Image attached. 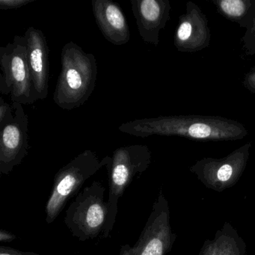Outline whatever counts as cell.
I'll use <instances>...</instances> for the list:
<instances>
[{
  "mask_svg": "<svg viewBox=\"0 0 255 255\" xmlns=\"http://www.w3.org/2000/svg\"><path fill=\"white\" fill-rule=\"evenodd\" d=\"M110 159L109 156L100 159L95 152L86 150L59 170L46 204V222L48 225L57 219L68 201L77 195L85 182L107 166Z\"/></svg>",
  "mask_w": 255,
  "mask_h": 255,
  "instance_id": "277c9868",
  "label": "cell"
},
{
  "mask_svg": "<svg viewBox=\"0 0 255 255\" xmlns=\"http://www.w3.org/2000/svg\"><path fill=\"white\" fill-rule=\"evenodd\" d=\"M27 61L34 90L38 100L48 96L50 61L47 39L42 31L30 26L25 32Z\"/></svg>",
  "mask_w": 255,
  "mask_h": 255,
  "instance_id": "30bf717a",
  "label": "cell"
},
{
  "mask_svg": "<svg viewBox=\"0 0 255 255\" xmlns=\"http://www.w3.org/2000/svg\"><path fill=\"white\" fill-rule=\"evenodd\" d=\"M62 70L53 93L55 104L65 110L84 105L95 91L98 76L96 59L73 41L61 53Z\"/></svg>",
  "mask_w": 255,
  "mask_h": 255,
  "instance_id": "7a4b0ae2",
  "label": "cell"
},
{
  "mask_svg": "<svg viewBox=\"0 0 255 255\" xmlns=\"http://www.w3.org/2000/svg\"><path fill=\"white\" fill-rule=\"evenodd\" d=\"M199 255H247L246 245L233 225L225 222L214 238L204 242Z\"/></svg>",
  "mask_w": 255,
  "mask_h": 255,
  "instance_id": "5bb4252c",
  "label": "cell"
},
{
  "mask_svg": "<svg viewBox=\"0 0 255 255\" xmlns=\"http://www.w3.org/2000/svg\"><path fill=\"white\" fill-rule=\"evenodd\" d=\"M246 83L249 89L255 92V72L251 73L246 77Z\"/></svg>",
  "mask_w": 255,
  "mask_h": 255,
  "instance_id": "ffe728a7",
  "label": "cell"
},
{
  "mask_svg": "<svg viewBox=\"0 0 255 255\" xmlns=\"http://www.w3.org/2000/svg\"><path fill=\"white\" fill-rule=\"evenodd\" d=\"M219 10L230 18H240L244 15L247 5L242 0H222L218 2Z\"/></svg>",
  "mask_w": 255,
  "mask_h": 255,
  "instance_id": "9a60e30c",
  "label": "cell"
},
{
  "mask_svg": "<svg viewBox=\"0 0 255 255\" xmlns=\"http://www.w3.org/2000/svg\"><path fill=\"white\" fill-rule=\"evenodd\" d=\"M251 143L222 158H204L190 168L191 172L208 189L223 192L234 186L241 177L249 160Z\"/></svg>",
  "mask_w": 255,
  "mask_h": 255,
  "instance_id": "ba28073f",
  "label": "cell"
},
{
  "mask_svg": "<svg viewBox=\"0 0 255 255\" xmlns=\"http://www.w3.org/2000/svg\"><path fill=\"white\" fill-rule=\"evenodd\" d=\"M208 38L207 22L201 13L192 10L180 17L174 37V44L179 50H199Z\"/></svg>",
  "mask_w": 255,
  "mask_h": 255,
  "instance_id": "4fadbf2b",
  "label": "cell"
},
{
  "mask_svg": "<svg viewBox=\"0 0 255 255\" xmlns=\"http://www.w3.org/2000/svg\"><path fill=\"white\" fill-rule=\"evenodd\" d=\"M119 129L139 138L156 135L199 141L241 139L248 134L245 127L239 122L211 116H172L135 119L122 124Z\"/></svg>",
  "mask_w": 255,
  "mask_h": 255,
  "instance_id": "6da1fadb",
  "label": "cell"
},
{
  "mask_svg": "<svg viewBox=\"0 0 255 255\" xmlns=\"http://www.w3.org/2000/svg\"><path fill=\"white\" fill-rule=\"evenodd\" d=\"M17 239V236L5 230H0V242L1 243H9Z\"/></svg>",
  "mask_w": 255,
  "mask_h": 255,
  "instance_id": "d6986e66",
  "label": "cell"
},
{
  "mask_svg": "<svg viewBox=\"0 0 255 255\" xmlns=\"http://www.w3.org/2000/svg\"><path fill=\"white\" fill-rule=\"evenodd\" d=\"M12 107L5 102L3 98H0V128L2 129L5 125L11 123L14 119V113H12Z\"/></svg>",
  "mask_w": 255,
  "mask_h": 255,
  "instance_id": "2e32d148",
  "label": "cell"
},
{
  "mask_svg": "<svg viewBox=\"0 0 255 255\" xmlns=\"http://www.w3.org/2000/svg\"><path fill=\"white\" fill-rule=\"evenodd\" d=\"M0 255H43L32 252H22L8 246H0Z\"/></svg>",
  "mask_w": 255,
  "mask_h": 255,
  "instance_id": "ac0fdd59",
  "label": "cell"
},
{
  "mask_svg": "<svg viewBox=\"0 0 255 255\" xmlns=\"http://www.w3.org/2000/svg\"><path fill=\"white\" fill-rule=\"evenodd\" d=\"M151 152L147 145L132 144L116 149L107 165L109 174V198L107 222L103 237L108 238L116 224L119 200L134 177L141 175L151 163Z\"/></svg>",
  "mask_w": 255,
  "mask_h": 255,
  "instance_id": "3957f363",
  "label": "cell"
},
{
  "mask_svg": "<svg viewBox=\"0 0 255 255\" xmlns=\"http://www.w3.org/2000/svg\"><path fill=\"white\" fill-rule=\"evenodd\" d=\"M105 192L102 183L93 181L77 193L67 209L64 222L79 241L93 240L103 233L108 213Z\"/></svg>",
  "mask_w": 255,
  "mask_h": 255,
  "instance_id": "5b68a950",
  "label": "cell"
},
{
  "mask_svg": "<svg viewBox=\"0 0 255 255\" xmlns=\"http://www.w3.org/2000/svg\"><path fill=\"white\" fill-rule=\"evenodd\" d=\"M138 33L144 42L158 45L159 31L169 20L168 0H131Z\"/></svg>",
  "mask_w": 255,
  "mask_h": 255,
  "instance_id": "8fae6325",
  "label": "cell"
},
{
  "mask_svg": "<svg viewBox=\"0 0 255 255\" xmlns=\"http://www.w3.org/2000/svg\"><path fill=\"white\" fill-rule=\"evenodd\" d=\"M14 119L1 129L0 174H9L23 162L29 150V119L23 104L12 103Z\"/></svg>",
  "mask_w": 255,
  "mask_h": 255,
  "instance_id": "9c48e42d",
  "label": "cell"
},
{
  "mask_svg": "<svg viewBox=\"0 0 255 255\" xmlns=\"http://www.w3.org/2000/svg\"><path fill=\"white\" fill-rule=\"evenodd\" d=\"M170 219L168 202L160 190L138 241L133 246H121L119 255H166L177 239Z\"/></svg>",
  "mask_w": 255,
  "mask_h": 255,
  "instance_id": "52a82bcc",
  "label": "cell"
},
{
  "mask_svg": "<svg viewBox=\"0 0 255 255\" xmlns=\"http://www.w3.org/2000/svg\"><path fill=\"white\" fill-rule=\"evenodd\" d=\"M92 5L97 24L104 38L114 45L128 44L130 32L120 5L111 0H92Z\"/></svg>",
  "mask_w": 255,
  "mask_h": 255,
  "instance_id": "7c38bea8",
  "label": "cell"
},
{
  "mask_svg": "<svg viewBox=\"0 0 255 255\" xmlns=\"http://www.w3.org/2000/svg\"><path fill=\"white\" fill-rule=\"evenodd\" d=\"M0 92L11 95L12 103L31 104L38 101L34 90L27 61L24 35H16L12 42L0 48Z\"/></svg>",
  "mask_w": 255,
  "mask_h": 255,
  "instance_id": "8992f818",
  "label": "cell"
},
{
  "mask_svg": "<svg viewBox=\"0 0 255 255\" xmlns=\"http://www.w3.org/2000/svg\"><path fill=\"white\" fill-rule=\"evenodd\" d=\"M35 1V0H0V9H16Z\"/></svg>",
  "mask_w": 255,
  "mask_h": 255,
  "instance_id": "e0dca14e",
  "label": "cell"
}]
</instances>
